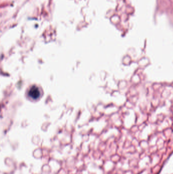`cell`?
Masks as SVG:
<instances>
[{
    "label": "cell",
    "mask_w": 173,
    "mask_h": 174,
    "mask_svg": "<svg viewBox=\"0 0 173 174\" xmlns=\"http://www.w3.org/2000/svg\"><path fill=\"white\" fill-rule=\"evenodd\" d=\"M28 96L33 99H37L40 96V92L37 87H32L28 91Z\"/></svg>",
    "instance_id": "6da1fadb"
}]
</instances>
